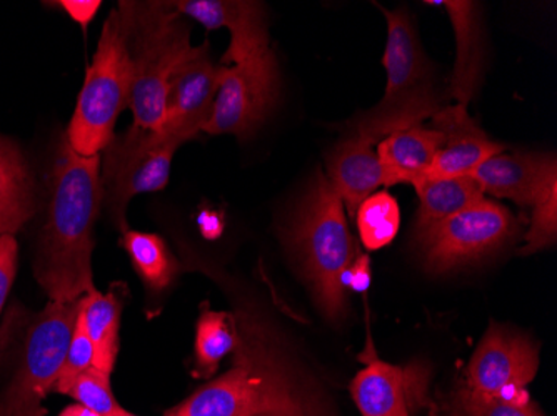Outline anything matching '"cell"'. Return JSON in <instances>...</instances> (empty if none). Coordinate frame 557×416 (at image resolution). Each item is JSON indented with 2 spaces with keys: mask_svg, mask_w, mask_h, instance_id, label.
Wrapping results in <instances>:
<instances>
[{
  "mask_svg": "<svg viewBox=\"0 0 557 416\" xmlns=\"http://www.w3.org/2000/svg\"><path fill=\"white\" fill-rule=\"evenodd\" d=\"M419 197L416 236L421 240L429 231L453 215L483 199L484 192L471 175L465 177L421 178L414 184Z\"/></svg>",
  "mask_w": 557,
  "mask_h": 416,
  "instance_id": "obj_20",
  "label": "cell"
},
{
  "mask_svg": "<svg viewBox=\"0 0 557 416\" xmlns=\"http://www.w3.org/2000/svg\"><path fill=\"white\" fill-rule=\"evenodd\" d=\"M287 387L289 381L265 350L240 342L236 365L227 374L199 388L165 416H255Z\"/></svg>",
  "mask_w": 557,
  "mask_h": 416,
  "instance_id": "obj_7",
  "label": "cell"
},
{
  "mask_svg": "<svg viewBox=\"0 0 557 416\" xmlns=\"http://www.w3.org/2000/svg\"><path fill=\"white\" fill-rule=\"evenodd\" d=\"M221 72L209 55L208 42L194 47L169 83L165 121L159 133L180 143L196 139L214 111Z\"/></svg>",
  "mask_w": 557,
  "mask_h": 416,
  "instance_id": "obj_12",
  "label": "cell"
},
{
  "mask_svg": "<svg viewBox=\"0 0 557 416\" xmlns=\"http://www.w3.org/2000/svg\"><path fill=\"white\" fill-rule=\"evenodd\" d=\"M77 302H49L30 325L14 380L0 396V416H46L44 400L55 390L75 318Z\"/></svg>",
  "mask_w": 557,
  "mask_h": 416,
  "instance_id": "obj_6",
  "label": "cell"
},
{
  "mask_svg": "<svg viewBox=\"0 0 557 416\" xmlns=\"http://www.w3.org/2000/svg\"><path fill=\"white\" fill-rule=\"evenodd\" d=\"M181 15L200 22L208 30L230 29L231 46L222 64H233L265 54L269 47L264 5L249 0H180L172 2Z\"/></svg>",
  "mask_w": 557,
  "mask_h": 416,
  "instance_id": "obj_13",
  "label": "cell"
},
{
  "mask_svg": "<svg viewBox=\"0 0 557 416\" xmlns=\"http://www.w3.org/2000/svg\"><path fill=\"white\" fill-rule=\"evenodd\" d=\"M67 395L99 416H111L121 409L112 395L111 375L96 367L84 371L69 388Z\"/></svg>",
  "mask_w": 557,
  "mask_h": 416,
  "instance_id": "obj_28",
  "label": "cell"
},
{
  "mask_svg": "<svg viewBox=\"0 0 557 416\" xmlns=\"http://www.w3.org/2000/svg\"><path fill=\"white\" fill-rule=\"evenodd\" d=\"M117 12L133 64V125L159 133L165 121L169 83L194 49L189 25L172 2H121Z\"/></svg>",
  "mask_w": 557,
  "mask_h": 416,
  "instance_id": "obj_2",
  "label": "cell"
},
{
  "mask_svg": "<svg viewBox=\"0 0 557 416\" xmlns=\"http://www.w3.org/2000/svg\"><path fill=\"white\" fill-rule=\"evenodd\" d=\"M443 143V134L422 124L403 128L381 140L375 152L383 171L384 186H414L425 177Z\"/></svg>",
  "mask_w": 557,
  "mask_h": 416,
  "instance_id": "obj_17",
  "label": "cell"
},
{
  "mask_svg": "<svg viewBox=\"0 0 557 416\" xmlns=\"http://www.w3.org/2000/svg\"><path fill=\"white\" fill-rule=\"evenodd\" d=\"M456 36V64H454L450 93L466 105L474 99L483 83L484 43L481 8L469 0H443Z\"/></svg>",
  "mask_w": 557,
  "mask_h": 416,
  "instance_id": "obj_16",
  "label": "cell"
},
{
  "mask_svg": "<svg viewBox=\"0 0 557 416\" xmlns=\"http://www.w3.org/2000/svg\"><path fill=\"white\" fill-rule=\"evenodd\" d=\"M371 285V265L368 255H359L354 260L346 275V289L354 292H366Z\"/></svg>",
  "mask_w": 557,
  "mask_h": 416,
  "instance_id": "obj_32",
  "label": "cell"
},
{
  "mask_svg": "<svg viewBox=\"0 0 557 416\" xmlns=\"http://www.w3.org/2000/svg\"><path fill=\"white\" fill-rule=\"evenodd\" d=\"M99 172L100 155L83 157L67 137L62 140L36 260V278L50 302H77L94 289L92 234L102 202Z\"/></svg>",
  "mask_w": 557,
  "mask_h": 416,
  "instance_id": "obj_1",
  "label": "cell"
},
{
  "mask_svg": "<svg viewBox=\"0 0 557 416\" xmlns=\"http://www.w3.org/2000/svg\"><path fill=\"white\" fill-rule=\"evenodd\" d=\"M440 416H543L528 400H506L479 395L465 385L456 390L450 403Z\"/></svg>",
  "mask_w": 557,
  "mask_h": 416,
  "instance_id": "obj_27",
  "label": "cell"
},
{
  "mask_svg": "<svg viewBox=\"0 0 557 416\" xmlns=\"http://www.w3.org/2000/svg\"><path fill=\"white\" fill-rule=\"evenodd\" d=\"M94 367V346L87 333L86 324H84L83 312L75 318L74 330H72L71 343H69L67 355H65L64 365H62L61 375L55 383V392L67 395L69 388L72 387L77 378Z\"/></svg>",
  "mask_w": 557,
  "mask_h": 416,
  "instance_id": "obj_29",
  "label": "cell"
},
{
  "mask_svg": "<svg viewBox=\"0 0 557 416\" xmlns=\"http://www.w3.org/2000/svg\"><path fill=\"white\" fill-rule=\"evenodd\" d=\"M278 74L272 50L222 67L214 111L202 133L249 139L264 124L277 99Z\"/></svg>",
  "mask_w": 557,
  "mask_h": 416,
  "instance_id": "obj_10",
  "label": "cell"
},
{
  "mask_svg": "<svg viewBox=\"0 0 557 416\" xmlns=\"http://www.w3.org/2000/svg\"><path fill=\"white\" fill-rule=\"evenodd\" d=\"M255 416H319L309 408L308 403L304 402L297 393H294L289 387L284 390L281 395L275 399L272 405L262 412L256 413Z\"/></svg>",
  "mask_w": 557,
  "mask_h": 416,
  "instance_id": "obj_31",
  "label": "cell"
},
{
  "mask_svg": "<svg viewBox=\"0 0 557 416\" xmlns=\"http://www.w3.org/2000/svg\"><path fill=\"white\" fill-rule=\"evenodd\" d=\"M33 215L29 171L17 147L0 139V236H14Z\"/></svg>",
  "mask_w": 557,
  "mask_h": 416,
  "instance_id": "obj_22",
  "label": "cell"
},
{
  "mask_svg": "<svg viewBox=\"0 0 557 416\" xmlns=\"http://www.w3.org/2000/svg\"><path fill=\"white\" fill-rule=\"evenodd\" d=\"M533 222L525 234L522 255L553 247L557 237V164L554 155H546L536 189H534Z\"/></svg>",
  "mask_w": 557,
  "mask_h": 416,
  "instance_id": "obj_23",
  "label": "cell"
},
{
  "mask_svg": "<svg viewBox=\"0 0 557 416\" xmlns=\"http://www.w3.org/2000/svg\"><path fill=\"white\" fill-rule=\"evenodd\" d=\"M181 146L164 134L147 133L134 125L109 143L104 177L100 178L102 200L122 225L125 206L133 197L159 192L168 186L172 157Z\"/></svg>",
  "mask_w": 557,
  "mask_h": 416,
  "instance_id": "obj_8",
  "label": "cell"
},
{
  "mask_svg": "<svg viewBox=\"0 0 557 416\" xmlns=\"http://www.w3.org/2000/svg\"><path fill=\"white\" fill-rule=\"evenodd\" d=\"M111 416H137V415H133V413H129V412H125V409H119V412H115L114 415H111Z\"/></svg>",
  "mask_w": 557,
  "mask_h": 416,
  "instance_id": "obj_36",
  "label": "cell"
},
{
  "mask_svg": "<svg viewBox=\"0 0 557 416\" xmlns=\"http://www.w3.org/2000/svg\"><path fill=\"white\" fill-rule=\"evenodd\" d=\"M133 64L117 11L104 22L92 64L77 100L67 140L83 157L99 155L114 140L115 121L129 108Z\"/></svg>",
  "mask_w": 557,
  "mask_h": 416,
  "instance_id": "obj_4",
  "label": "cell"
},
{
  "mask_svg": "<svg viewBox=\"0 0 557 416\" xmlns=\"http://www.w3.org/2000/svg\"><path fill=\"white\" fill-rule=\"evenodd\" d=\"M515 228L511 212L483 197L437 225L419 242L429 270L444 274L490 255L515 236Z\"/></svg>",
  "mask_w": 557,
  "mask_h": 416,
  "instance_id": "obj_9",
  "label": "cell"
},
{
  "mask_svg": "<svg viewBox=\"0 0 557 416\" xmlns=\"http://www.w3.org/2000/svg\"><path fill=\"white\" fill-rule=\"evenodd\" d=\"M411 378L371 353L368 367L350 383V393L362 416H409L406 396Z\"/></svg>",
  "mask_w": 557,
  "mask_h": 416,
  "instance_id": "obj_18",
  "label": "cell"
},
{
  "mask_svg": "<svg viewBox=\"0 0 557 416\" xmlns=\"http://www.w3.org/2000/svg\"><path fill=\"white\" fill-rule=\"evenodd\" d=\"M122 285L111 292L92 289L81 299L84 324L94 346V367L111 375L119 353V328L122 315Z\"/></svg>",
  "mask_w": 557,
  "mask_h": 416,
  "instance_id": "obj_21",
  "label": "cell"
},
{
  "mask_svg": "<svg viewBox=\"0 0 557 416\" xmlns=\"http://www.w3.org/2000/svg\"><path fill=\"white\" fill-rule=\"evenodd\" d=\"M62 8L72 15V18L81 22L83 25H87V22L94 17L97 9H99L100 2H61Z\"/></svg>",
  "mask_w": 557,
  "mask_h": 416,
  "instance_id": "obj_33",
  "label": "cell"
},
{
  "mask_svg": "<svg viewBox=\"0 0 557 416\" xmlns=\"http://www.w3.org/2000/svg\"><path fill=\"white\" fill-rule=\"evenodd\" d=\"M359 236L368 250H379L396 239L400 227L397 200L386 190L374 192L359 205L356 212Z\"/></svg>",
  "mask_w": 557,
  "mask_h": 416,
  "instance_id": "obj_26",
  "label": "cell"
},
{
  "mask_svg": "<svg viewBox=\"0 0 557 416\" xmlns=\"http://www.w3.org/2000/svg\"><path fill=\"white\" fill-rule=\"evenodd\" d=\"M122 245L129 253L134 268L146 285H149V289L161 292L177 274V264L161 237L127 230L122 237Z\"/></svg>",
  "mask_w": 557,
  "mask_h": 416,
  "instance_id": "obj_25",
  "label": "cell"
},
{
  "mask_svg": "<svg viewBox=\"0 0 557 416\" xmlns=\"http://www.w3.org/2000/svg\"><path fill=\"white\" fill-rule=\"evenodd\" d=\"M293 243L325 317L346 314V275L356 260V247L347 227L343 199L318 171L297 209Z\"/></svg>",
  "mask_w": 557,
  "mask_h": 416,
  "instance_id": "obj_3",
  "label": "cell"
},
{
  "mask_svg": "<svg viewBox=\"0 0 557 416\" xmlns=\"http://www.w3.org/2000/svg\"><path fill=\"white\" fill-rule=\"evenodd\" d=\"M375 5L387 21L383 59L387 72L386 92L374 109L361 115L387 137L433 117L444 108L446 99L436 92L431 65L408 11L404 8L386 11Z\"/></svg>",
  "mask_w": 557,
  "mask_h": 416,
  "instance_id": "obj_5",
  "label": "cell"
},
{
  "mask_svg": "<svg viewBox=\"0 0 557 416\" xmlns=\"http://www.w3.org/2000/svg\"><path fill=\"white\" fill-rule=\"evenodd\" d=\"M379 140L359 128L349 127L327 157V178L343 199L344 209L356 217L359 205L384 186L383 171L379 165Z\"/></svg>",
  "mask_w": 557,
  "mask_h": 416,
  "instance_id": "obj_15",
  "label": "cell"
},
{
  "mask_svg": "<svg viewBox=\"0 0 557 416\" xmlns=\"http://www.w3.org/2000/svg\"><path fill=\"white\" fill-rule=\"evenodd\" d=\"M429 122V127L443 134L444 143L425 178L471 175L479 165L506 149L503 143L487 137L478 122L469 117L468 108L461 103L444 105Z\"/></svg>",
  "mask_w": 557,
  "mask_h": 416,
  "instance_id": "obj_14",
  "label": "cell"
},
{
  "mask_svg": "<svg viewBox=\"0 0 557 416\" xmlns=\"http://www.w3.org/2000/svg\"><path fill=\"white\" fill-rule=\"evenodd\" d=\"M546 153H499L479 165L471 177L484 193L531 206Z\"/></svg>",
  "mask_w": 557,
  "mask_h": 416,
  "instance_id": "obj_19",
  "label": "cell"
},
{
  "mask_svg": "<svg viewBox=\"0 0 557 416\" xmlns=\"http://www.w3.org/2000/svg\"><path fill=\"white\" fill-rule=\"evenodd\" d=\"M17 270V242L14 236H0V312L11 292Z\"/></svg>",
  "mask_w": 557,
  "mask_h": 416,
  "instance_id": "obj_30",
  "label": "cell"
},
{
  "mask_svg": "<svg viewBox=\"0 0 557 416\" xmlns=\"http://www.w3.org/2000/svg\"><path fill=\"white\" fill-rule=\"evenodd\" d=\"M59 416H99L97 413L90 412L89 408L83 405H71L67 408L62 409Z\"/></svg>",
  "mask_w": 557,
  "mask_h": 416,
  "instance_id": "obj_34",
  "label": "cell"
},
{
  "mask_svg": "<svg viewBox=\"0 0 557 416\" xmlns=\"http://www.w3.org/2000/svg\"><path fill=\"white\" fill-rule=\"evenodd\" d=\"M239 345L240 335L230 314L214 310L200 314L196 328V362L200 374H214L222 358Z\"/></svg>",
  "mask_w": 557,
  "mask_h": 416,
  "instance_id": "obj_24",
  "label": "cell"
},
{
  "mask_svg": "<svg viewBox=\"0 0 557 416\" xmlns=\"http://www.w3.org/2000/svg\"><path fill=\"white\" fill-rule=\"evenodd\" d=\"M202 222H205L206 230H214L215 236H218L219 230H221V225H218V218H215V215L205 214L202 215Z\"/></svg>",
  "mask_w": 557,
  "mask_h": 416,
  "instance_id": "obj_35",
  "label": "cell"
},
{
  "mask_svg": "<svg viewBox=\"0 0 557 416\" xmlns=\"http://www.w3.org/2000/svg\"><path fill=\"white\" fill-rule=\"evenodd\" d=\"M537 367L540 355L531 340L493 325L472 355L462 385L479 395L528 400L525 387L536 377Z\"/></svg>",
  "mask_w": 557,
  "mask_h": 416,
  "instance_id": "obj_11",
  "label": "cell"
}]
</instances>
